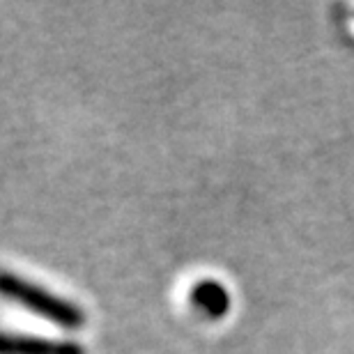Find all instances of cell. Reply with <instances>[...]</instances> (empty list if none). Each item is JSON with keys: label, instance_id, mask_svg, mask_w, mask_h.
<instances>
[{"label": "cell", "instance_id": "cell-1", "mask_svg": "<svg viewBox=\"0 0 354 354\" xmlns=\"http://www.w3.org/2000/svg\"><path fill=\"white\" fill-rule=\"evenodd\" d=\"M0 297L21 304L24 308L32 310L35 315L44 317L62 329H79L86 322V315L76 304L10 272H0Z\"/></svg>", "mask_w": 354, "mask_h": 354}, {"label": "cell", "instance_id": "cell-3", "mask_svg": "<svg viewBox=\"0 0 354 354\" xmlns=\"http://www.w3.org/2000/svg\"><path fill=\"white\" fill-rule=\"evenodd\" d=\"M191 301L198 310H203L209 317H221L230 308V295L221 283L216 281H203L198 283L191 292Z\"/></svg>", "mask_w": 354, "mask_h": 354}, {"label": "cell", "instance_id": "cell-2", "mask_svg": "<svg viewBox=\"0 0 354 354\" xmlns=\"http://www.w3.org/2000/svg\"><path fill=\"white\" fill-rule=\"evenodd\" d=\"M0 354H86V348L72 341H48L0 331Z\"/></svg>", "mask_w": 354, "mask_h": 354}]
</instances>
